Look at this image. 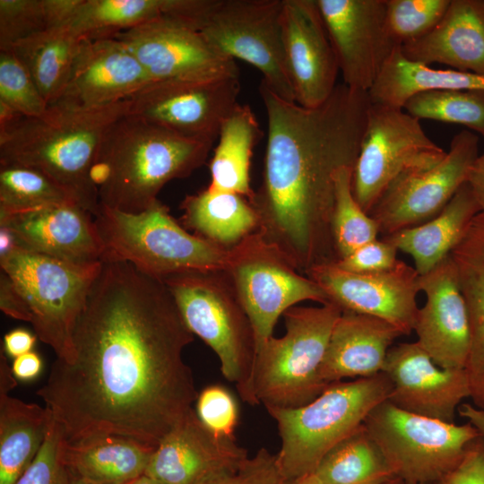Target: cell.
Wrapping results in <instances>:
<instances>
[{"label":"cell","mask_w":484,"mask_h":484,"mask_svg":"<svg viewBox=\"0 0 484 484\" xmlns=\"http://www.w3.org/2000/svg\"><path fill=\"white\" fill-rule=\"evenodd\" d=\"M94 222L104 257L127 262L163 279L172 274L224 268L228 250L187 231L157 201L139 213L100 207Z\"/></svg>","instance_id":"cell-7"},{"label":"cell","mask_w":484,"mask_h":484,"mask_svg":"<svg viewBox=\"0 0 484 484\" xmlns=\"http://www.w3.org/2000/svg\"><path fill=\"white\" fill-rule=\"evenodd\" d=\"M402 335L400 330L383 319L342 311L333 328L321 366L322 380L330 385L383 372L389 350Z\"/></svg>","instance_id":"cell-26"},{"label":"cell","mask_w":484,"mask_h":484,"mask_svg":"<svg viewBox=\"0 0 484 484\" xmlns=\"http://www.w3.org/2000/svg\"><path fill=\"white\" fill-rule=\"evenodd\" d=\"M478 147L477 134L463 130L454 136L449 151L438 164L395 179L369 213L382 237L436 216L467 182L480 155Z\"/></svg>","instance_id":"cell-15"},{"label":"cell","mask_w":484,"mask_h":484,"mask_svg":"<svg viewBox=\"0 0 484 484\" xmlns=\"http://www.w3.org/2000/svg\"><path fill=\"white\" fill-rule=\"evenodd\" d=\"M151 82L138 59L119 39H83L58 100L87 108L108 106L127 99Z\"/></svg>","instance_id":"cell-24"},{"label":"cell","mask_w":484,"mask_h":484,"mask_svg":"<svg viewBox=\"0 0 484 484\" xmlns=\"http://www.w3.org/2000/svg\"><path fill=\"white\" fill-rule=\"evenodd\" d=\"M6 358L0 359V484H14L39 451L51 420L46 407L10 396L16 385Z\"/></svg>","instance_id":"cell-27"},{"label":"cell","mask_w":484,"mask_h":484,"mask_svg":"<svg viewBox=\"0 0 484 484\" xmlns=\"http://www.w3.org/2000/svg\"><path fill=\"white\" fill-rule=\"evenodd\" d=\"M36 336L28 330L17 328L4 337V351L13 359L32 350Z\"/></svg>","instance_id":"cell-49"},{"label":"cell","mask_w":484,"mask_h":484,"mask_svg":"<svg viewBox=\"0 0 484 484\" xmlns=\"http://www.w3.org/2000/svg\"><path fill=\"white\" fill-rule=\"evenodd\" d=\"M363 424L394 476L405 484H435L480 436L469 422L457 425L417 415L387 400L376 405Z\"/></svg>","instance_id":"cell-10"},{"label":"cell","mask_w":484,"mask_h":484,"mask_svg":"<svg viewBox=\"0 0 484 484\" xmlns=\"http://www.w3.org/2000/svg\"><path fill=\"white\" fill-rule=\"evenodd\" d=\"M480 212L481 210L466 182L434 218L382 238L398 251L408 254L413 260L414 268L422 275L451 254Z\"/></svg>","instance_id":"cell-29"},{"label":"cell","mask_w":484,"mask_h":484,"mask_svg":"<svg viewBox=\"0 0 484 484\" xmlns=\"http://www.w3.org/2000/svg\"><path fill=\"white\" fill-rule=\"evenodd\" d=\"M72 475V474H71ZM71 484H98L72 475Z\"/></svg>","instance_id":"cell-56"},{"label":"cell","mask_w":484,"mask_h":484,"mask_svg":"<svg viewBox=\"0 0 484 484\" xmlns=\"http://www.w3.org/2000/svg\"><path fill=\"white\" fill-rule=\"evenodd\" d=\"M403 109L419 120L462 125L484 137V91H424L412 95Z\"/></svg>","instance_id":"cell-39"},{"label":"cell","mask_w":484,"mask_h":484,"mask_svg":"<svg viewBox=\"0 0 484 484\" xmlns=\"http://www.w3.org/2000/svg\"><path fill=\"white\" fill-rule=\"evenodd\" d=\"M282 484H324L321 482L313 473H309L299 478L284 480Z\"/></svg>","instance_id":"cell-54"},{"label":"cell","mask_w":484,"mask_h":484,"mask_svg":"<svg viewBox=\"0 0 484 484\" xmlns=\"http://www.w3.org/2000/svg\"><path fill=\"white\" fill-rule=\"evenodd\" d=\"M342 310L329 302L320 307L294 306L283 313L286 333L272 336L259 350L254 391L267 409L303 406L329 385L320 375L333 328Z\"/></svg>","instance_id":"cell-8"},{"label":"cell","mask_w":484,"mask_h":484,"mask_svg":"<svg viewBox=\"0 0 484 484\" xmlns=\"http://www.w3.org/2000/svg\"><path fill=\"white\" fill-rule=\"evenodd\" d=\"M60 203L79 204L46 173L26 166L0 165V215Z\"/></svg>","instance_id":"cell-37"},{"label":"cell","mask_w":484,"mask_h":484,"mask_svg":"<svg viewBox=\"0 0 484 484\" xmlns=\"http://www.w3.org/2000/svg\"><path fill=\"white\" fill-rule=\"evenodd\" d=\"M125 484H160V483L150 478L149 476L143 474Z\"/></svg>","instance_id":"cell-55"},{"label":"cell","mask_w":484,"mask_h":484,"mask_svg":"<svg viewBox=\"0 0 484 484\" xmlns=\"http://www.w3.org/2000/svg\"><path fill=\"white\" fill-rule=\"evenodd\" d=\"M353 168L341 169L335 177L333 233L338 261L378 238L377 224L356 201L351 187Z\"/></svg>","instance_id":"cell-40"},{"label":"cell","mask_w":484,"mask_h":484,"mask_svg":"<svg viewBox=\"0 0 484 484\" xmlns=\"http://www.w3.org/2000/svg\"><path fill=\"white\" fill-rule=\"evenodd\" d=\"M181 0H80L66 26L79 38L100 39L161 16H175Z\"/></svg>","instance_id":"cell-35"},{"label":"cell","mask_w":484,"mask_h":484,"mask_svg":"<svg viewBox=\"0 0 484 484\" xmlns=\"http://www.w3.org/2000/svg\"><path fill=\"white\" fill-rule=\"evenodd\" d=\"M0 308L7 315L25 322L30 321L27 306L11 279L1 271Z\"/></svg>","instance_id":"cell-48"},{"label":"cell","mask_w":484,"mask_h":484,"mask_svg":"<svg viewBox=\"0 0 484 484\" xmlns=\"http://www.w3.org/2000/svg\"><path fill=\"white\" fill-rule=\"evenodd\" d=\"M259 93L267 116L262 183L252 203L257 230L306 274L338 262L333 233L335 177L354 168L370 105L367 92L337 84L328 99L305 108Z\"/></svg>","instance_id":"cell-2"},{"label":"cell","mask_w":484,"mask_h":484,"mask_svg":"<svg viewBox=\"0 0 484 484\" xmlns=\"http://www.w3.org/2000/svg\"><path fill=\"white\" fill-rule=\"evenodd\" d=\"M435 484H484V439L475 438L460 462Z\"/></svg>","instance_id":"cell-47"},{"label":"cell","mask_w":484,"mask_h":484,"mask_svg":"<svg viewBox=\"0 0 484 484\" xmlns=\"http://www.w3.org/2000/svg\"><path fill=\"white\" fill-rule=\"evenodd\" d=\"M182 226L195 236L229 249L258 229V216L250 202L234 193L207 187L186 195L180 204Z\"/></svg>","instance_id":"cell-32"},{"label":"cell","mask_w":484,"mask_h":484,"mask_svg":"<svg viewBox=\"0 0 484 484\" xmlns=\"http://www.w3.org/2000/svg\"><path fill=\"white\" fill-rule=\"evenodd\" d=\"M451 0H385L386 27L395 47L428 34L442 19Z\"/></svg>","instance_id":"cell-41"},{"label":"cell","mask_w":484,"mask_h":484,"mask_svg":"<svg viewBox=\"0 0 484 484\" xmlns=\"http://www.w3.org/2000/svg\"><path fill=\"white\" fill-rule=\"evenodd\" d=\"M260 137L259 123L252 108L238 103L219 132L218 144L209 164L210 191L238 194L252 204L255 191L251 187L250 164Z\"/></svg>","instance_id":"cell-31"},{"label":"cell","mask_w":484,"mask_h":484,"mask_svg":"<svg viewBox=\"0 0 484 484\" xmlns=\"http://www.w3.org/2000/svg\"><path fill=\"white\" fill-rule=\"evenodd\" d=\"M400 49L411 62L484 74V0H451L428 34Z\"/></svg>","instance_id":"cell-25"},{"label":"cell","mask_w":484,"mask_h":484,"mask_svg":"<svg viewBox=\"0 0 484 484\" xmlns=\"http://www.w3.org/2000/svg\"><path fill=\"white\" fill-rule=\"evenodd\" d=\"M282 5L283 0H212L195 27L217 51L250 64L272 92L296 102L283 45Z\"/></svg>","instance_id":"cell-12"},{"label":"cell","mask_w":484,"mask_h":484,"mask_svg":"<svg viewBox=\"0 0 484 484\" xmlns=\"http://www.w3.org/2000/svg\"><path fill=\"white\" fill-rule=\"evenodd\" d=\"M126 111V99L95 108L57 100L42 115L0 129V165L46 173L94 217L99 200L91 170L107 132Z\"/></svg>","instance_id":"cell-3"},{"label":"cell","mask_w":484,"mask_h":484,"mask_svg":"<svg viewBox=\"0 0 484 484\" xmlns=\"http://www.w3.org/2000/svg\"><path fill=\"white\" fill-rule=\"evenodd\" d=\"M79 0H0V51L53 27L65 25Z\"/></svg>","instance_id":"cell-38"},{"label":"cell","mask_w":484,"mask_h":484,"mask_svg":"<svg viewBox=\"0 0 484 484\" xmlns=\"http://www.w3.org/2000/svg\"><path fill=\"white\" fill-rule=\"evenodd\" d=\"M194 341L164 281L104 257L73 333L37 394L68 442L98 435L156 447L198 393L183 359Z\"/></svg>","instance_id":"cell-1"},{"label":"cell","mask_w":484,"mask_h":484,"mask_svg":"<svg viewBox=\"0 0 484 484\" xmlns=\"http://www.w3.org/2000/svg\"><path fill=\"white\" fill-rule=\"evenodd\" d=\"M16 246L12 233L5 228L0 227V255L10 252Z\"/></svg>","instance_id":"cell-53"},{"label":"cell","mask_w":484,"mask_h":484,"mask_svg":"<svg viewBox=\"0 0 484 484\" xmlns=\"http://www.w3.org/2000/svg\"><path fill=\"white\" fill-rule=\"evenodd\" d=\"M42 369V360L34 351L27 352L15 358L12 370L16 379L32 380L39 376Z\"/></svg>","instance_id":"cell-50"},{"label":"cell","mask_w":484,"mask_h":484,"mask_svg":"<svg viewBox=\"0 0 484 484\" xmlns=\"http://www.w3.org/2000/svg\"><path fill=\"white\" fill-rule=\"evenodd\" d=\"M343 84L368 92L393 50L385 0H316Z\"/></svg>","instance_id":"cell-18"},{"label":"cell","mask_w":484,"mask_h":484,"mask_svg":"<svg viewBox=\"0 0 484 484\" xmlns=\"http://www.w3.org/2000/svg\"><path fill=\"white\" fill-rule=\"evenodd\" d=\"M276 455L262 447L239 468L205 477L194 484H282Z\"/></svg>","instance_id":"cell-45"},{"label":"cell","mask_w":484,"mask_h":484,"mask_svg":"<svg viewBox=\"0 0 484 484\" xmlns=\"http://www.w3.org/2000/svg\"><path fill=\"white\" fill-rule=\"evenodd\" d=\"M248 458L235 437L214 434L192 409L155 447L145 475L160 484H194L236 470Z\"/></svg>","instance_id":"cell-22"},{"label":"cell","mask_w":484,"mask_h":484,"mask_svg":"<svg viewBox=\"0 0 484 484\" xmlns=\"http://www.w3.org/2000/svg\"><path fill=\"white\" fill-rule=\"evenodd\" d=\"M397 248L385 238L372 240L335 264L356 273H377L392 269L397 263Z\"/></svg>","instance_id":"cell-46"},{"label":"cell","mask_w":484,"mask_h":484,"mask_svg":"<svg viewBox=\"0 0 484 484\" xmlns=\"http://www.w3.org/2000/svg\"><path fill=\"white\" fill-rule=\"evenodd\" d=\"M283 45L296 102L315 108L337 86V56L316 0H283Z\"/></svg>","instance_id":"cell-19"},{"label":"cell","mask_w":484,"mask_h":484,"mask_svg":"<svg viewBox=\"0 0 484 484\" xmlns=\"http://www.w3.org/2000/svg\"><path fill=\"white\" fill-rule=\"evenodd\" d=\"M305 275L342 311L383 319L403 335L414 331L419 308V274L405 262L398 260L392 269L377 273H356L335 263L325 264L311 268Z\"/></svg>","instance_id":"cell-17"},{"label":"cell","mask_w":484,"mask_h":484,"mask_svg":"<svg viewBox=\"0 0 484 484\" xmlns=\"http://www.w3.org/2000/svg\"><path fill=\"white\" fill-rule=\"evenodd\" d=\"M459 415L467 419L484 439V411L470 403H462L457 410Z\"/></svg>","instance_id":"cell-52"},{"label":"cell","mask_w":484,"mask_h":484,"mask_svg":"<svg viewBox=\"0 0 484 484\" xmlns=\"http://www.w3.org/2000/svg\"><path fill=\"white\" fill-rule=\"evenodd\" d=\"M445 154L426 134L419 119L403 108L370 102L352 172L353 195L369 214L395 179L430 169Z\"/></svg>","instance_id":"cell-13"},{"label":"cell","mask_w":484,"mask_h":484,"mask_svg":"<svg viewBox=\"0 0 484 484\" xmlns=\"http://www.w3.org/2000/svg\"><path fill=\"white\" fill-rule=\"evenodd\" d=\"M311 473L324 484H381L395 477L364 424L331 449Z\"/></svg>","instance_id":"cell-36"},{"label":"cell","mask_w":484,"mask_h":484,"mask_svg":"<svg viewBox=\"0 0 484 484\" xmlns=\"http://www.w3.org/2000/svg\"><path fill=\"white\" fill-rule=\"evenodd\" d=\"M196 414L214 434L234 437L238 421V404L230 392L220 385L203 388L196 398Z\"/></svg>","instance_id":"cell-44"},{"label":"cell","mask_w":484,"mask_h":484,"mask_svg":"<svg viewBox=\"0 0 484 484\" xmlns=\"http://www.w3.org/2000/svg\"><path fill=\"white\" fill-rule=\"evenodd\" d=\"M238 76L201 81H153L126 99V115L180 136L214 143L238 104Z\"/></svg>","instance_id":"cell-14"},{"label":"cell","mask_w":484,"mask_h":484,"mask_svg":"<svg viewBox=\"0 0 484 484\" xmlns=\"http://www.w3.org/2000/svg\"><path fill=\"white\" fill-rule=\"evenodd\" d=\"M212 145L124 115L107 132L91 170L99 208L149 209L167 183L202 167Z\"/></svg>","instance_id":"cell-4"},{"label":"cell","mask_w":484,"mask_h":484,"mask_svg":"<svg viewBox=\"0 0 484 484\" xmlns=\"http://www.w3.org/2000/svg\"><path fill=\"white\" fill-rule=\"evenodd\" d=\"M0 227L17 246L73 264H99L106 254L93 215L76 203L0 215Z\"/></svg>","instance_id":"cell-23"},{"label":"cell","mask_w":484,"mask_h":484,"mask_svg":"<svg viewBox=\"0 0 484 484\" xmlns=\"http://www.w3.org/2000/svg\"><path fill=\"white\" fill-rule=\"evenodd\" d=\"M82 40L63 25L22 39L8 50L27 69L49 106L62 96Z\"/></svg>","instance_id":"cell-34"},{"label":"cell","mask_w":484,"mask_h":484,"mask_svg":"<svg viewBox=\"0 0 484 484\" xmlns=\"http://www.w3.org/2000/svg\"><path fill=\"white\" fill-rule=\"evenodd\" d=\"M383 372L392 384L388 402L445 422H454L460 403L471 394L465 368L437 366L418 341L392 346Z\"/></svg>","instance_id":"cell-20"},{"label":"cell","mask_w":484,"mask_h":484,"mask_svg":"<svg viewBox=\"0 0 484 484\" xmlns=\"http://www.w3.org/2000/svg\"><path fill=\"white\" fill-rule=\"evenodd\" d=\"M101 262L77 264L17 246L0 255L1 271L22 297L36 336L56 359H73V333Z\"/></svg>","instance_id":"cell-9"},{"label":"cell","mask_w":484,"mask_h":484,"mask_svg":"<svg viewBox=\"0 0 484 484\" xmlns=\"http://www.w3.org/2000/svg\"><path fill=\"white\" fill-rule=\"evenodd\" d=\"M468 309L471 346L465 366L470 398L484 411V212L471 221L450 254Z\"/></svg>","instance_id":"cell-28"},{"label":"cell","mask_w":484,"mask_h":484,"mask_svg":"<svg viewBox=\"0 0 484 484\" xmlns=\"http://www.w3.org/2000/svg\"><path fill=\"white\" fill-rule=\"evenodd\" d=\"M381 484H405V482L402 479H400L398 477H394V478H393V479H391V480H387L385 482H383Z\"/></svg>","instance_id":"cell-57"},{"label":"cell","mask_w":484,"mask_h":484,"mask_svg":"<svg viewBox=\"0 0 484 484\" xmlns=\"http://www.w3.org/2000/svg\"><path fill=\"white\" fill-rule=\"evenodd\" d=\"M113 38L138 59L151 81H201L238 76L235 60L220 54L189 22L161 16Z\"/></svg>","instance_id":"cell-16"},{"label":"cell","mask_w":484,"mask_h":484,"mask_svg":"<svg viewBox=\"0 0 484 484\" xmlns=\"http://www.w3.org/2000/svg\"><path fill=\"white\" fill-rule=\"evenodd\" d=\"M252 323L256 355L278 319L298 303H329L324 290L255 230L228 250L223 268Z\"/></svg>","instance_id":"cell-11"},{"label":"cell","mask_w":484,"mask_h":484,"mask_svg":"<svg viewBox=\"0 0 484 484\" xmlns=\"http://www.w3.org/2000/svg\"><path fill=\"white\" fill-rule=\"evenodd\" d=\"M161 280L189 331L216 353L224 377L235 383L245 402L258 404L254 391L255 331L224 270L186 272Z\"/></svg>","instance_id":"cell-6"},{"label":"cell","mask_w":484,"mask_h":484,"mask_svg":"<svg viewBox=\"0 0 484 484\" xmlns=\"http://www.w3.org/2000/svg\"><path fill=\"white\" fill-rule=\"evenodd\" d=\"M0 103L26 117L40 116L48 107L29 72L11 50L0 51Z\"/></svg>","instance_id":"cell-42"},{"label":"cell","mask_w":484,"mask_h":484,"mask_svg":"<svg viewBox=\"0 0 484 484\" xmlns=\"http://www.w3.org/2000/svg\"><path fill=\"white\" fill-rule=\"evenodd\" d=\"M65 436L51 420L37 455L14 484H71L72 475L64 459Z\"/></svg>","instance_id":"cell-43"},{"label":"cell","mask_w":484,"mask_h":484,"mask_svg":"<svg viewBox=\"0 0 484 484\" xmlns=\"http://www.w3.org/2000/svg\"><path fill=\"white\" fill-rule=\"evenodd\" d=\"M428 90L484 91V74L411 62L397 47L367 93L371 103L403 108L412 95Z\"/></svg>","instance_id":"cell-33"},{"label":"cell","mask_w":484,"mask_h":484,"mask_svg":"<svg viewBox=\"0 0 484 484\" xmlns=\"http://www.w3.org/2000/svg\"><path fill=\"white\" fill-rule=\"evenodd\" d=\"M419 285L427 298L414 327L418 343L437 366L464 369L471 346L470 321L451 255L419 275Z\"/></svg>","instance_id":"cell-21"},{"label":"cell","mask_w":484,"mask_h":484,"mask_svg":"<svg viewBox=\"0 0 484 484\" xmlns=\"http://www.w3.org/2000/svg\"><path fill=\"white\" fill-rule=\"evenodd\" d=\"M467 183L480 208L484 212V153L479 155L471 166Z\"/></svg>","instance_id":"cell-51"},{"label":"cell","mask_w":484,"mask_h":484,"mask_svg":"<svg viewBox=\"0 0 484 484\" xmlns=\"http://www.w3.org/2000/svg\"><path fill=\"white\" fill-rule=\"evenodd\" d=\"M391 391L390 379L381 372L370 377L332 383L315 399L298 408L267 409L281 436L276 461L283 480L313 472L331 449L388 399Z\"/></svg>","instance_id":"cell-5"},{"label":"cell","mask_w":484,"mask_h":484,"mask_svg":"<svg viewBox=\"0 0 484 484\" xmlns=\"http://www.w3.org/2000/svg\"><path fill=\"white\" fill-rule=\"evenodd\" d=\"M155 447L117 435L65 441L64 459L73 476L98 484H125L143 474Z\"/></svg>","instance_id":"cell-30"}]
</instances>
